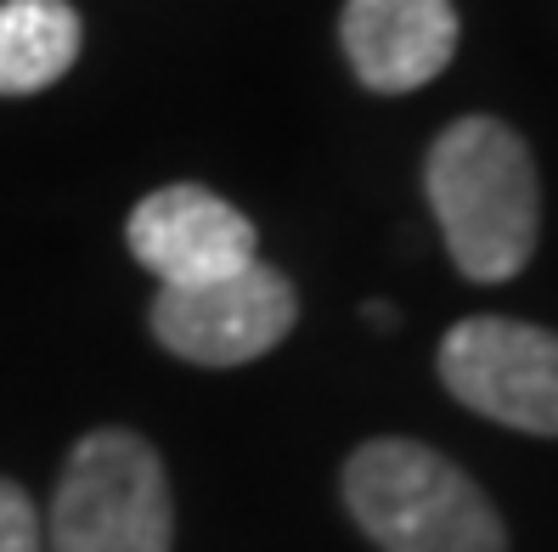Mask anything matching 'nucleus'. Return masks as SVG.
I'll return each mask as SVG.
<instances>
[{"label":"nucleus","instance_id":"obj_1","mask_svg":"<svg viewBox=\"0 0 558 552\" xmlns=\"http://www.w3.org/2000/svg\"><path fill=\"white\" fill-rule=\"evenodd\" d=\"M423 192L469 282H513L531 266L542 232V181L519 130L485 113L446 124L423 158Z\"/></svg>","mask_w":558,"mask_h":552},{"label":"nucleus","instance_id":"obj_2","mask_svg":"<svg viewBox=\"0 0 558 552\" xmlns=\"http://www.w3.org/2000/svg\"><path fill=\"white\" fill-rule=\"evenodd\" d=\"M350 518L384 552H508L502 513L440 451L367 440L344 463Z\"/></svg>","mask_w":558,"mask_h":552},{"label":"nucleus","instance_id":"obj_3","mask_svg":"<svg viewBox=\"0 0 558 552\" xmlns=\"http://www.w3.org/2000/svg\"><path fill=\"white\" fill-rule=\"evenodd\" d=\"M175 502L142 434L96 429L62 463L51 496V552H170Z\"/></svg>","mask_w":558,"mask_h":552},{"label":"nucleus","instance_id":"obj_4","mask_svg":"<svg viewBox=\"0 0 558 552\" xmlns=\"http://www.w3.org/2000/svg\"><path fill=\"white\" fill-rule=\"evenodd\" d=\"M440 383L490 424L558 440V333L536 321H457L440 339Z\"/></svg>","mask_w":558,"mask_h":552},{"label":"nucleus","instance_id":"obj_5","mask_svg":"<svg viewBox=\"0 0 558 552\" xmlns=\"http://www.w3.org/2000/svg\"><path fill=\"white\" fill-rule=\"evenodd\" d=\"M300 316L293 282L266 259L198 287H158L153 339L192 367H243L277 349Z\"/></svg>","mask_w":558,"mask_h":552},{"label":"nucleus","instance_id":"obj_6","mask_svg":"<svg viewBox=\"0 0 558 552\" xmlns=\"http://www.w3.org/2000/svg\"><path fill=\"white\" fill-rule=\"evenodd\" d=\"M130 254L158 277V287H198L254 266V225L209 186H158L153 198L130 209Z\"/></svg>","mask_w":558,"mask_h":552},{"label":"nucleus","instance_id":"obj_7","mask_svg":"<svg viewBox=\"0 0 558 552\" xmlns=\"http://www.w3.org/2000/svg\"><path fill=\"white\" fill-rule=\"evenodd\" d=\"M339 46L367 90L401 96L446 74L457 57L451 0H344Z\"/></svg>","mask_w":558,"mask_h":552},{"label":"nucleus","instance_id":"obj_8","mask_svg":"<svg viewBox=\"0 0 558 552\" xmlns=\"http://www.w3.org/2000/svg\"><path fill=\"white\" fill-rule=\"evenodd\" d=\"M80 12L69 0H0V96H35L80 57Z\"/></svg>","mask_w":558,"mask_h":552},{"label":"nucleus","instance_id":"obj_9","mask_svg":"<svg viewBox=\"0 0 558 552\" xmlns=\"http://www.w3.org/2000/svg\"><path fill=\"white\" fill-rule=\"evenodd\" d=\"M0 552H46L40 507L12 479H0Z\"/></svg>","mask_w":558,"mask_h":552},{"label":"nucleus","instance_id":"obj_10","mask_svg":"<svg viewBox=\"0 0 558 552\" xmlns=\"http://www.w3.org/2000/svg\"><path fill=\"white\" fill-rule=\"evenodd\" d=\"M367 321H373V328H396V310L378 299V305H367Z\"/></svg>","mask_w":558,"mask_h":552}]
</instances>
